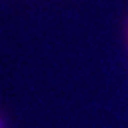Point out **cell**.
Listing matches in <instances>:
<instances>
[{
  "instance_id": "cell-1",
  "label": "cell",
  "mask_w": 128,
  "mask_h": 128,
  "mask_svg": "<svg viewBox=\"0 0 128 128\" xmlns=\"http://www.w3.org/2000/svg\"><path fill=\"white\" fill-rule=\"evenodd\" d=\"M0 128H3V126H2V122H0Z\"/></svg>"
}]
</instances>
